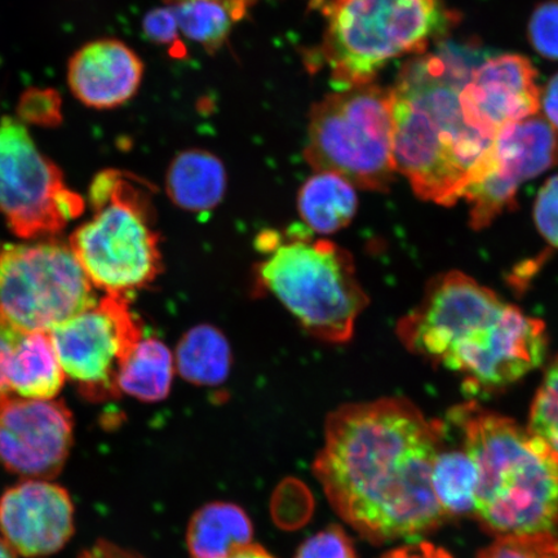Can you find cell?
Listing matches in <instances>:
<instances>
[{
	"label": "cell",
	"instance_id": "37",
	"mask_svg": "<svg viewBox=\"0 0 558 558\" xmlns=\"http://www.w3.org/2000/svg\"><path fill=\"white\" fill-rule=\"evenodd\" d=\"M0 558H16L15 549L2 538H0Z\"/></svg>",
	"mask_w": 558,
	"mask_h": 558
},
{
	"label": "cell",
	"instance_id": "30",
	"mask_svg": "<svg viewBox=\"0 0 558 558\" xmlns=\"http://www.w3.org/2000/svg\"><path fill=\"white\" fill-rule=\"evenodd\" d=\"M534 219L544 239L558 248V174L543 185L535 202Z\"/></svg>",
	"mask_w": 558,
	"mask_h": 558
},
{
	"label": "cell",
	"instance_id": "29",
	"mask_svg": "<svg viewBox=\"0 0 558 558\" xmlns=\"http://www.w3.org/2000/svg\"><path fill=\"white\" fill-rule=\"evenodd\" d=\"M296 558H357L344 530L330 526L306 541Z\"/></svg>",
	"mask_w": 558,
	"mask_h": 558
},
{
	"label": "cell",
	"instance_id": "33",
	"mask_svg": "<svg viewBox=\"0 0 558 558\" xmlns=\"http://www.w3.org/2000/svg\"><path fill=\"white\" fill-rule=\"evenodd\" d=\"M381 558H453L448 550L427 542L409 544L384 555Z\"/></svg>",
	"mask_w": 558,
	"mask_h": 558
},
{
	"label": "cell",
	"instance_id": "28",
	"mask_svg": "<svg viewBox=\"0 0 558 558\" xmlns=\"http://www.w3.org/2000/svg\"><path fill=\"white\" fill-rule=\"evenodd\" d=\"M17 113V120L24 124H59L62 121L60 96L53 89H29L21 96Z\"/></svg>",
	"mask_w": 558,
	"mask_h": 558
},
{
	"label": "cell",
	"instance_id": "15",
	"mask_svg": "<svg viewBox=\"0 0 558 558\" xmlns=\"http://www.w3.org/2000/svg\"><path fill=\"white\" fill-rule=\"evenodd\" d=\"M0 530L25 557L58 553L74 532V508L64 488L41 480L25 481L0 499Z\"/></svg>",
	"mask_w": 558,
	"mask_h": 558
},
{
	"label": "cell",
	"instance_id": "7",
	"mask_svg": "<svg viewBox=\"0 0 558 558\" xmlns=\"http://www.w3.org/2000/svg\"><path fill=\"white\" fill-rule=\"evenodd\" d=\"M94 215L70 247L95 288L125 295L146 288L162 270L151 187L129 172L105 170L89 191Z\"/></svg>",
	"mask_w": 558,
	"mask_h": 558
},
{
	"label": "cell",
	"instance_id": "26",
	"mask_svg": "<svg viewBox=\"0 0 558 558\" xmlns=\"http://www.w3.org/2000/svg\"><path fill=\"white\" fill-rule=\"evenodd\" d=\"M478 558H558L554 534L500 536Z\"/></svg>",
	"mask_w": 558,
	"mask_h": 558
},
{
	"label": "cell",
	"instance_id": "18",
	"mask_svg": "<svg viewBox=\"0 0 558 558\" xmlns=\"http://www.w3.org/2000/svg\"><path fill=\"white\" fill-rule=\"evenodd\" d=\"M226 191V167L207 150L181 151L167 170L166 192L174 205L186 211H209L225 198Z\"/></svg>",
	"mask_w": 558,
	"mask_h": 558
},
{
	"label": "cell",
	"instance_id": "34",
	"mask_svg": "<svg viewBox=\"0 0 558 558\" xmlns=\"http://www.w3.org/2000/svg\"><path fill=\"white\" fill-rule=\"evenodd\" d=\"M541 105L546 113V120L558 131V73L549 80L541 94Z\"/></svg>",
	"mask_w": 558,
	"mask_h": 558
},
{
	"label": "cell",
	"instance_id": "14",
	"mask_svg": "<svg viewBox=\"0 0 558 558\" xmlns=\"http://www.w3.org/2000/svg\"><path fill=\"white\" fill-rule=\"evenodd\" d=\"M538 72L525 56L486 59L473 70L460 99L465 120L488 137L541 109Z\"/></svg>",
	"mask_w": 558,
	"mask_h": 558
},
{
	"label": "cell",
	"instance_id": "1",
	"mask_svg": "<svg viewBox=\"0 0 558 558\" xmlns=\"http://www.w3.org/2000/svg\"><path fill=\"white\" fill-rule=\"evenodd\" d=\"M442 437L444 425L408 400L348 403L327 418L313 471L335 512L365 539H414L446 518L430 481Z\"/></svg>",
	"mask_w": 558,
	"mask_h": 558
},
{
	"label": "cell",
	"instance_id": "9",
	"mask_svg": "<svg viewBox=\"0 0 558 558\" xmlns=\"http://www.w3.org/2000/svg\"><path fill=\"white\" fill-rule=\"evenodd\" d=\"M72 247L48 242L0 250V313L20 332H50L97 303Z\"/></svg>",
	"mask_w": 558,
	"mask_h": 558
},
{
	"label": "cell",
	"instance_id": "5",
	"mask_svg": "<svg viewBox=\"0 0 558 558\" xmlns=\"http://www.w3.org/2000/svg\"><path fill=\"white\" fill-rule=\"evenodd\" d=\"M327 20L320 60L338 90L373 83L390 61L424 54L459 23L441 0H312Z\"/></svg>",
	"mask_w": 558,
	"mask_h": 558
},
{
	"label": "cell",
	"instance_id": "2",
	"mask_svg": "<svg viewBox=\"0 0 558 558\" xmlns=\"http://www.w3.org/2000/svg\"><path fill=\"white\" fill-rule=\"evenodd\" d=\"M397 333L410 352L462 376L473 396L518 383L543 364L548 348L541 319L460 271L432 279Z\"/></svg>",
	"mask_w": 558,
	"mask_h": 558
},
{
	"label": "cell",
	"instance_id": "31",
	"mask_svg": "<svg viewBox=\"0 0 558 558\" xmlns=\"http://www.w3.org/2000/svg\"><path fill=\"white\" fill-rule=\"evenodd\" d=\"M145 37L158 45L171 46L173 58L185 54L184 46L179 40V25L172 9L153 10L143 23Z\"/></svg>",
	"mask_w": 558,
	"mask_h": 558
},
{
	"label": "cell",
	"instance_id": "8",
	"mask_svg": "<svg viewBox=\"0 0 558 558\" xmlns=\"http://www.w3.org/2000/svg\"><path fill=\"white\" fill-rule=\"evenodd\" d=\"M305 158L354 187L384 192L392 184L393 94L375 83L338 90L313 105Z\"/></svg>",
	"mask_w": 558,
	"mask_h": 558
},
{
	"label": "cell",
	"instance_id": "25",
	"mask_svg": "<svg viewBox=\"0 0 558 558\" xmlns=\"http://www.w3.org/2000/svg\"><path fill=\"white\" fill-rule=\"evenodd\" d=\"M527 429L541 438L558 459V354L550 361L535 395Z\"/></svg>",
	"mask_w": 558,
	"mask_h": 558
},
{
	"label": "cell",
	"instance_id": "16",
	"mask_svg": "<svg viewBox=\"0 0 558 558\" xmlns=\"http://www.w3.org/2000/svg\"><path fill=\"white\" fill-rule=\"evenodd\" d=\"M144 64L135 51L117 39L89 41L68 64V86L75 99L88 108L121 107L142 85Z\"/></svg>",
	"mask_w": 558,
	"mask_h": 558
},
{
	"label": "cell",
	"instance_id": "22",
	"mask_svg": "<svg viewBox=\"0 0 558 558\" xmlns=\"http://www.w3.org/2000/svg\"><path fill=\"white\" fill-rule=\"evenodd\" d=\"M174 369L169 347L156 338H143L121 369L120 392L143 402H158L170 393Z\"/></svg>",
	"mask_w": 558,
	"mask_h": 558
},
{
	"label": "cell",
	"instance_id": "23",
	"mask_svg": "<svg viewBox=\"0 0 558 558\" xmlns=\"http://www.w3.org/2000/svg\"><path fill=\"white\" fill-rule=\"evenodd\" d=\"M253 0H183L171 7L179 31L208 52L226 44L234 21L246 13Z\"/></svg>",
	"mask_w": 558,
	"mask_h": 558
},
{
	"label": "cell",
	"instance_id": "19",
	"mask_svg": "<svg viewBox=\"0 0 558 558\" xmlns=\"http://www.w3.org/2000/svg\"><path fill=\"white\" fill-rule=\"evenodd\" d=\"M298 207L310 232L332 234L353 220L359 199L355 187L344 178L332 172H317L300 190Z\"/></svg>",
	"mask_w": 558,
	"mask_h": 558
},
{
	"label": "cell",
	"instance_id": "32",
	"mask_svg": "<svg viewBox=\"0 0 558 558\" xmlns=\"http://www.w3.org/2000/svg\"><path fill=\"white\" fill-rule=\"evenodd\" d=\"M23 332H20L0 313V402L10 396L11 389L5 379V364L13 347Z\"/></svg>",
	"mask_w": 558,
	"mask_h": 558
},
{
	"label": "cell",
	"instance_id": "6",
	"mask_svg": "<svg viewBox=\"0 0 558 558\" xmlns=\"http://www.w3.org/2000/svg\"><path fill=\"white\" fill-rule=\"evenodd\" d=\"M265 255L257 268L263 289L294 316L312 337L329 343L351 340L368 298L355 275L353 257L337 243L310 239V230L260 236Z\"/></svg>",
	"mask_w": 558,
	"mask_h": 558
},
{
	"label": "cell",
	"instance_id": "11",
	"mask_svg": "<svg viewBox=\"0 0 558 558\" xmlns=\"http://www.w3.org/2000/svg\"><path fill=\"white\" fill-rule=\"evenodd\" d=\"M64 374L87 400L101 402L120 396L118 378L138 341L142 323L125 295L107 294L89 310L50 331Z\"/></svg>",
	"mask_w": 558,
	"mask_h": 558
},
{
	"label": "cell",
	"instance_id": "36",
	"mask_svg": "<svg viewBox=\"0 0 558 558\" xmlns=\"http://www.w3.org/2000/svg\"><path fill=\"white\" fill-rule=\"evenodd\" d=\"M226 558H275L267 550L262 548L260 546H255V544H250V546L244 547L236 553L229 555Z\"/></svg>",
	"mask_w": 558,
	"mask_h": 558
},
{
	"label": "cell",
	"instance_id": "20",
	"mask_svg": "<svg viewBox=\"0 0 558 558\" xmlns=\"http://www.w3.org/2000/svg\"><path fill=\"white\" fill-rule=\"evenodd\" d=\"M254 529L243 509L230 504L201 508L187 527L192 558H226L253 541Z\"/></svg>",
	"mask_w": 558,
	"mask_h": 558
},
{
	"label": "cell",
	"instance_id": "12",
	"mask_svg": "<svg viewBox=\"0 0 558 558\" xmlns=\"http://www.w3.org/2000/svg\"><path fill=\"white\" fill-rule=\"evenodd\" d=\"M558 163V131L535 114L501 129L463 194L471 227L483 229L515 205L519 187Z\"/></svg>",
	"mask_w": 558,
	"mask_h": 558
},
{
	"label": "cell",
	"instance_id": "21",
	"mask_svg": "<svg viewBox=\"0 0 558 558\" xmlns=\"http://www.w3.org/2000/svg\"><path fill=\"white\" fill-rule=\"evenodd\" d=\"M173 360L181 378L214 387L227 380L232 351L225 333L211 325H199L180 339Z\"/></svg>",
	"mask_w": 558,
	"mask_h": 558
},
{
	"label": "cell",
	"instance_id": "10",
	"mask_svg": "<svg viewBox=\"0 0 558 558\" xmlns=\"http://www.w3.org/2000/svg\"><path fill=\"white\" fill-rule=\"evenodd\" d=\"M85 208L17 118L0 117V211L23 239L58 233Z\"/></svg>",
	"mask_w": 558,
	"mask_h": 558
},
{
	"label": "cell",
	"instance_id": "38",
	"mask_svg": "<svg viewBox=\"0 0 558 558\" xmlns=\"http://www.w3.org/2000/svg\"><path fill=\"white\" fill-rule=\"evenodd\" d=\"M173 2H183V0H173Z\"/></svg>",
	"mask_w": 558,
	"mask_h": 558
},
{
	"label": "cell",
	"instance_id": "27",
	"mask_svg": "<svg viewBox=\"0 0 558 558\" xmlns=\"http://www.w3.org/2000/svg\"><path fill=\"white\" fill-rule=\"evenodd\" d=\"M527 35L534 50L558 61V0L541 3L529 21Z\"/></svg>",
	"mask_w": 558,
	"mask_h": 558
},
{
	"label": "cell",
	"instance_id": "17",
	"mask_svg": "<svg viewBox=\"0 0 558 558\" xmlns=\"http://www.w3.org/2000/svg\"><path fill=\"white\" fill-rule=\"evenodd\" d=\"M5 379L11 392L24 399L51 400L64 386L50 332L21 335L5 364Z\"/></svg>",
	"mask_w": 558,
	"mask_h": 558
},
{
	"label": "cell",
	"instance_id": "13",
	"mask_svg": "<svg viewBox=\"0 0 558 558\" xmlns=\"http://www.w3.org/2000/svg\"><path fill=\"white\" fill-rule=\"evenodd\" d=\"M73 444V418L65 404L50 400L0 402V465L32 478H52Z\"/></svg>",
	"mask_w": 558,
	"mask_h": 558
},
{
	"label": "cell",
	"instance_id": "4",
	"mask_svg": "<svg viewBox=\"0 0 558 558\" xmlns=\"http://www.w3.org/2000/svg\"><path fill=\"white\" fill-rule=\"evenodd\" d=\"M451 423L476 466L473 512L500 536L554 534L558 526V459L541 438L476 403L456 408Z\"/></svg>",
	"mask_w": 558,
	"mask_h": 558
},
{
	"label": "cell",
	"instance_id": "35",
	"mask_svg": "<svg viewBox=\"0 0 558 558\" xmlns=\"http://www.w3.org/2000/svg\"><path fill=\"white\" fill-rule=\"evenodd\" d=\"M81 558H142L129 550L114 546L109 542L96 543L93 548L83 553Z\"/></svg>",
	"mask_w": 558,
	"mask_h": 558
},
{
	"label": "cell",
	"instance_id": "3",
	"mask_svg": "<svg viewBox=\"0 0 558 558\" xmlns=\"http://www.w3.org/2000/svg\"><path fill=\"white\" fill-rule=\"evenodd\" d=\"M481 62L477 46L442 44L409 60L392 87L396 172L424 201L462 199L494 142L466 122L460 99Z\"/></svg>",
	"mask_w": 558,
	"mask_h": 558
},
{
	"label": "cell",
	"instance_id": "24",
	"mask_svg": "<svg viewBox=\"0 0 558 558\" xmlns=\"http://www.w3.org/2000/svg\"><path fill=\"white\" fill-rule=\"evenodd\" d=\"M430 481L446 518L473 512L477 473L469 453L463 449H441L432 469Z\"/></svg>",
	"mask_w": 558,
	"mask_h": 558
}]
</instances>
